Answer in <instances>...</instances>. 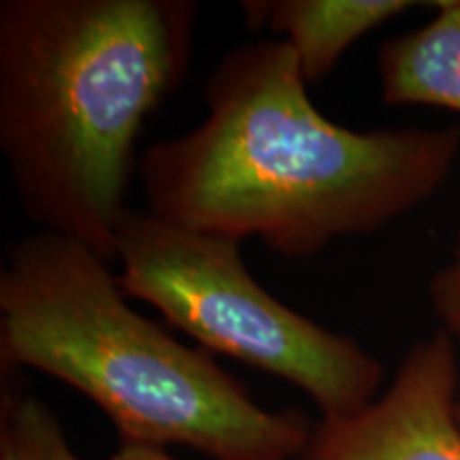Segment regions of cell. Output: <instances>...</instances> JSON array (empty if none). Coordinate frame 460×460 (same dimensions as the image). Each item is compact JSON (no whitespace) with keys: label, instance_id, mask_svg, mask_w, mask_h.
<instances>
[{"label":"cell","instance_id":"6da1fadb","mask_svg":"<svg viewBox=\"0 0 460 460\" xmlns=\"http://www.w3.org/2000/svg\"><path fill=\"white\" fill-rule=\"evenodd\" d=\"M207 115L154 143L139 169L147 211L286 258L382 230L433 199L460 128L352 130L320 113L286 41L230 49L205 85Z\"/></svg>","mask_w":460,"mask_h":460},{"label":"cell","instance_id":"7a4b0ae2","mask_svg":"<svg viewBox=\"0 0 460 460\" xmlns=\"http://www.w3.org/2000/svg\"><path fill=\"white\" fill-rule=\"evenodd\" d=\"M192 0H3L0 152L41 230L115 261L135 149L186 77Z\"/></svg>","mask_w":460,"mask_h":460},{"label":"cell","instance_id":"3957f363","mask_svg":"<svg viewBox=\"0 0 460 460\" xmlns=\"http://www.w3.org/2000/svg\"><path fill=\"white\" fill-rule=\"evenodd\" d=\"M109 261L65 234L15 241L0 271L3 367L88 396L124 444L188 446L214 460H295L305 413L269 411L203 348L130 307Z\"/></svg>","mask_w":460,"mask_h":460},{"label":"cell","instance_id":"277c9868","mask_svg":"<svg viewBox=\"0 0 460 460\" xmlns=\"http://www.w3.org/2000/svg\"><path fill=\"white\" fill-rule=\"evenodd\" d=\"M239 245L152 211L128 209L115 239L119 288L158 309L205 352L230 356L301 388L322 418L369 405L382 386V362L356 339L264 290L247 271Z\"/></svg>","mask_w":460,"mask_h":460},{"label":"cell","instance_id":"5b68a950","mask_svg":"<svg viewBox=\"0 0 460 460\" xmlns=\"http://www.w3.org/2000/svg\"><path fill=\"white\" fill-rule=\"evenodd\" d=\"M295 460H460V360L446 331L411 345L362 410L322 418Z\"/></svg>","mask_w":460,"mask_h":460},{"label":"cell","instance_id":"8992f818","mask_svg":"<svg viewBox=\"0 0 460 460\" xmlns=\"http://www.w3.org/2000/svg\"><path fill=\"white\" fill-rule=\"evenodd\" d=\"M410 0H250L243 11L252 28L264 26L295 51L303 79L322 82L365 34L405 13Z\"/></svg>","mask_w":460,"mask_h":460},{"label":"cell","instance_id":"52a82bcc","mask_svg":"<svg viewBox=\"0 0 460 460\" xmlns=\"http://www.w3.org/2000/svg\"><path fill=\"white\" fill-rule=\"evenodd\" d=\"M433 7V20L379 48L382 99L460 115V0H439Z\"/></svg>","mask_w":460,"mask_h":460},{"label":"cell","instance_id":"ba28073f","mask_svg":"<svg viewBox=\"0 0 460 460\" xmlns=\"http://www.w3.org/2000/svg\"><path fill=\"white\" fill-rule=\"evenodd\" d=\"M0 460H82L41 399L7 393L0 405Z\"/></svg>","mask_w":460,"mask_h":460},{"label":"cell","instance_id":"9c48e42d","mask_svg":"<svg viewBox=\"0 0 460 460\" xmlns=\"http://www.w3.org/2000/svg\"><path fill=\"white\" fill-rule=\"evenodd\" d=\"M430 307L439 320V329L460 341V234L452 258L433 275L429 286Z\"/></svg>","mask_w":460,"mask_h":460},{"label":"cell","instance_id":"30bf717a","mask_svg":"<svg viewBox=\"0 0 460 460\" xmlns=\"http://www.w3.org/2000/svg\"><path fill=\"white\" fill-rule=\"evenodd\" d=\"M107 460H180L171 456L164 447L156 446H143V444H124L119 446V450L111 454Z\"/></svg>","mask_w":460,"mask_h":460}]
</instances>
